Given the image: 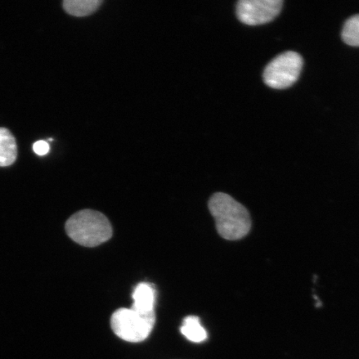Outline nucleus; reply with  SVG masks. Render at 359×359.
<instances>
[{"label":"nucleus","instance_id":"nucleus-1","mask_svg":"<svg viewBox=\"0 0 359 359\" xmlns=\"http://www.w3.org/2000/svg\"><path fill=\"white\" fill-rule=\"evenodd\" d=\"M219 235L228 241L241 240L251 229L250 215L243 205L226 193H215L208 203Z\"/></svg>","mask_w":359,"mask_h":359},{"label":"nucleus","instance_id":"nucleus-2","mask_svg":"<svg viewBox=\"0 0 359 359\" xmlns=\"http://www.w3.org/2000/svg\"><path fill=\"white\" fill-rule=\"evenodd\" d=\"M66 232L81 245L95 247L112 236L111 223L104 215L93 210H81L67 219Z\"/></svg>","mask_w":359,"mask_h":359},{"label":"nucleus","instance_id":"nucleus-3","mask_svg":"<svg viewBox=\"0 0 359 359\" xmlns=\"http://www.w3.org/2000/svg\"><path fill=\"white\" fill-rule=\"evenodd\" d=\"M156 314H142L132 309H119L112 314L111 326L115 334L127 342L144 341L154 330Z\"/></svg>","mask_w":359,"mask_h":359},{"label":"nucleus","instance_id":"nucleus-4","mask_svg":"<svg viewBox=\"0 0 359 359\" xmlns=\"http://www.w3.org/2000/svg\"><path fill=\"white\" fill-rule=\"evenodd\" d=\"M303 67V58L295 52H285L269 62L264 71V83L269 88L285 89L298 80Z\"/></svg>","mask_w":359,"mask_h":359},{"label":"nucleus","instance_id":"nucleus-5","mask_svg":"<svg viewBox=\"0 0 359 359\" xmlns=\"http://www.w3.org/2000/svg\"><path fill=\"white\" fill-rule=\"evenodd\" d=\"M283 4L282 0H241L237 4L236 15L245 25H264L279 15Z\"/></svg>","mask_w":359,"mask_h":359},{"label":"nucleus","instance_id":"nucleus-6","mask_svg":"<svg viewBox=\"0 0 359 359\" xmlns=\"http://www.w3.org/2000/svg\"><path fill=\"white\" fill-rule=\"evenodd\" d=\"M133 299V311L142 314L155 313L156 290L151 285L148 283L137 285L134 289Z\"/></svg>","mask_w":359,"mask_h":359},{"label":"nucleus","instance_id":"nucleus-7","mask_svg":"<svg viewBox=\"0 0 359 359\" xmlns=\"http://www.w3.org/2000/svg\"><path fill=\"white\" fill-rule=\"evenodd\" d=\"M18 150L15 138L7 128H0V167L15 163Z\"/></svg>","mask_w":359,"mask_h":359},{"label":"nucleus","instance_id":"nucleus-8","mask_svg":"<svg viewBox=\"0 0 359 359\" xmlns=\"http://www.w3.org/2000/svg\"><path fill=\"white\" fill-rule=\"evenodd\" d=\"M181 332L193 343H201L208 339V332L201 325L200 318L196 316H191L184 318Z\"/></svg>","mask_w":359,"mask_h":359},{"label":"nucleus","instance_id":"nucleus-9","mask_svg":"<svg viewBox=\"0 0 359 359\" xmlns=\"http://www.w3.org/2000/svg\"><path fill=\"white\" fill-rule=\"evenodd\" d=\"M102 3L101 0H65L64 8L71 15L83 17L92 15Z\"/></svg>","mask_w":359,"mask_h":359},{"label":"nucleus","instance_id":"nucleus-10","mask_svg":"<svg viewBox=\"0 0 359 359\" xmlns=\"http://www.w3.org/2000/svg\"><path fill=\"white\" fill-rule=\"evenodd\" d=\"M342 39L350 46L359 47V15L350 18L345 22Z\"/></svg>","mask_w":359,"mask_h":359},{"label":"nucleus","instance_id":"nucleus-11","mask_svg":"<svg viewBox=\"0 0 359 359\" xmlns=\"http://www.w3.org/2000/svg\"><path fill=\"white\" fill-rule=\"evenodd\" d=\"M33 149L36 154L39 156H44L49 151V145L47 142L38 141L34 143Z\"/></svg>","mask_w":359,"mask_h":359}]
</instances>
